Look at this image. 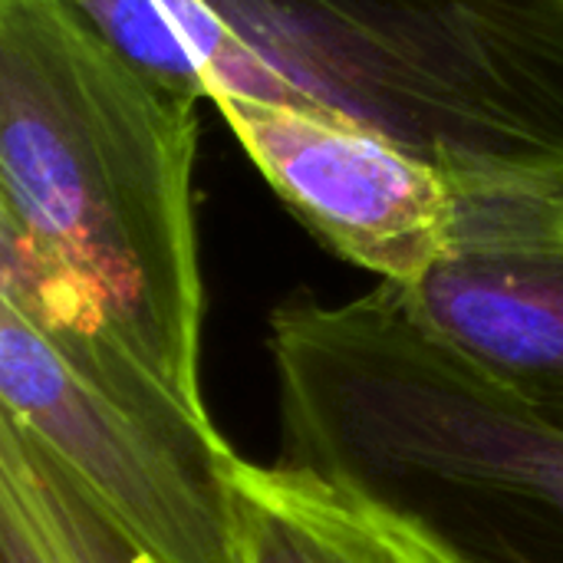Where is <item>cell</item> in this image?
I'll return each mask as SVG.
<instances>
[{
    "label": "cell",
    "instance_id": "cell-1",
    "mask_svg": "<svg viewBox=\"0 0 563 563\" xmlns=\"http://www.w3.org/2000/svg\"><path fill=\"white\" fill-rule=\"evenodd\" d=\"M195 106L63 0H0V300L86 313L205 406Z\"/></svg>",
    "mask_w": 563,
    "mask_h": 563
},
{
    "label": "cell",
    "instance_id": "cell-2",
    "mask_svg": "<svg viewBox=\"0 0 563 563\" xmlns=\"http://www.w3.org/2000/svg\"><path fill=\"white\" fill-rule=\"evenodd\" d=\"M280 462L462 563H563V429L432 336L389 284L271 313Z\"/></svg>",
    "mask_w": 563,
    "mask_h": 563
},
{
    "label": "cell",
    "instance_id": "cell-3",
    "mask_svg": "<svg viewBox=\"0 0 563 563\" xmlns=\"http://www.w3.org/2000/svg\"><path fill=\"white\" fill-rule=\"evenodd\" d=\"M280 102L452 181L563 178V0H198Z\"/></svg>",
    "mask_w": 563,
    "mask_h": 563
},
{
    "label": "cell",
    "instance_id": "cell-4",
    "mask_svg": "<svg viewBox=\"0 0 563 563\" xmlns=\"http://www.w3.org/2000/svg\"><path fill=\"white\" fill-rule=\"evenodd\" d=\"M0 419L152 563H244L238 452L86 313L0 303Z\"/></svg>",
    "mask_w": 563,
    "mask_h": 563
},
{
    "label": "cell",
    "instance_id": "cell-5",
    "mask_svg": "<svg viewBox=\"0 0 563 563\" xmlns=\"http://www.w3.org/2000/svg\"><path fill=\"white\" fill-rule=\"evenodd\" d=\"M442 343L563 429V178L452 181L435 267L389 284Z\"/></svg>",
    "mask_w": 563,
    "mask_h": 563
},
{
    "label": "cell",
    "instance_id": "cell-6",
    "mask_svg": "<svg viewBox=\"0 0 563 563\" xmlns=\"http://www.w3.org/2000/svg\"><path fill=\"white\" fill-rule=\"evenodd\" d=\"M267 185L343 261L379 284H419L449 244L452 178L333 112L218 96Z\"/></svg>",
    "mask_w": 563,
    "mask_h": 563
},
{
    "label": "cell",
    "instance_id": "cell-7",
    "mask_svg": "<svg viewBox=\"0 0 563 563\" xmlns=\"http://www.w3.org/2000/svg\"><path fill=\"white\" fill-rule=\"evenodd\" d=\"M244 563H462L402 515L310 468L238 459Z\"/></svg>",
    "mask_w": 563,
    "mask_h": 563
},
{
    "label": "cell",
    "instance_id": "cell-8",
    "mask_svg": "<svg viewBox=\"0 0 563 563\" xmlns=\"http://www.w3.org/2000/svg\"><path fill=\"white\" fill-rule=\"evenodd\" d=\"M122 59L195 102L254 96L280 102L267 73L198 0H63Z\"/></svg>",
    "mask_w": 563,
    "mask_h": 563
},
{
    "label": "cell",
    "instance_id": "cell-9",
    "mask_svg": "<svg viewBox=\"0 0 563 563\" xmlns=\"http://www.w3.org/2000/svg\"><path fill=\"white\" fill-rule=\"evenodd\" d=\"M0 563H152L13 422L0 419Z\"/></svg>",
    "mask_w": 563,
    "mask_h": 563
}]
</instances>
